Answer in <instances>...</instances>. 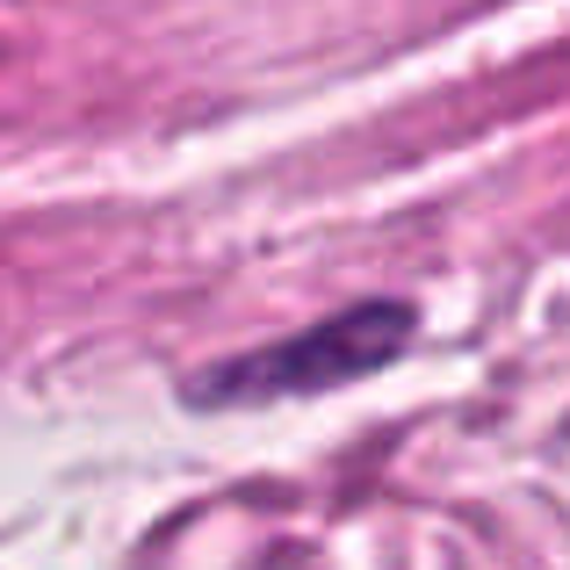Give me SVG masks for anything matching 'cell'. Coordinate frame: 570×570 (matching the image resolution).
Returning a JSON list of instances; mask_svg holds the SVG:
<instances>
[{
    "instance_id": "obj_1",
    "label": "cell",
    "mask_w": 570,
    "mask_h": 570,
    "mask_svg": "<svg viewBox=\"0 0 570 570\" xmlns=\"http://www.w3.org/2000/svg\"><path fill=\"white\" fill-rule=\"evenodd\" d=\"M412 333V311L404 304H354L340 318L311 325L296 340H275L261 354H238V362L209 368L195 383L203 404H261V397H311V390H333V383H354L368 368H383L390 354L404 347Z\"/></svg>"
}]
</instances>
